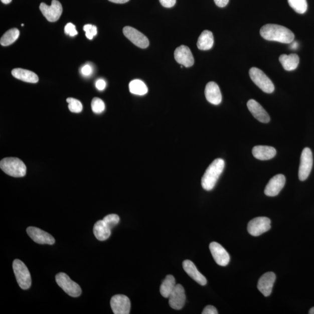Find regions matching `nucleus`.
<instances>
[{
    "mask_svg": "<svg viewBox=\"0 0 314 314\" xmlns=\"http://www.w3.org/2000/svg\"><path fill=\"white\" fill-rule=\"evenodd\" d=\"M247 107L255 119L262 123H267L270 121V117L267 112L258 103L251 99L247 102Z\"/></svg>",
    "mask_w": 314,
    "mask_h": 314,
    "instance_id": "18",
    "label": "nucleus"
},
{
    "mask_svg": "<svg viewBox=\"0 0 314 314\" xmlns=\"http://www.w3.org/2000/svg\"><path fill=\"white\" fill-rule=\"evenodd\" d=\"M203 314H218V312L216 308L213 305H207L203 309Z\"/></svg>",
    "mask_w": 314,
    "mask_h": 314,
    "instance_id": "36",
    "label": "nucleus"
},
{
    "mask_svg": "<svg viewBox=\"0 0 314 314\" xmlns=\"http://www.w3.org/2000/svg\"><path fill=\"white\" fill-rule=\"evenodd\" d=\"M27 232L29 237L36 243L53 245L56 242L53 236L38 228L31 226L27 228Z\"/></svg>",
    "mask_w": 314,
    "mask_h": 314,
    "instance_id": "13",
    "label": "nucleus"
},
{
    "mask_svg": "<svg viewBox=\"0 0 314 314\" xmlns=\"http://www.w3.org/2000/svg\"><path fill=\"white\" fill-rule=\"evenodd\" d=\"M291 45H290V49L295 50L298 48V44L297 42H293L291 43Z\"/></svg>",
    "mask_w": 314,
    "mask_h": 314,
    "instance_id": "41",
    "label": "nucleus"
},
{
    "mask_svg": "<svg viewBox=\"0 0 314 314\" xmlns=\"http://www.w3.org/2000/svg\"><path fill=\"white\" fill-rule=\"evenodd\" d=\"M174 57L178 63L185 67H191L195 63L194 57L191 50L184 45L181 46L175 50Z\"/></svg>",
    "mask_w": 314,
    "mask_h": 314,
    "instance_id": "15",
    "label": "nucleus"
},
{
    "mask_svg": "<svg viewBox=\"0 0 314 314\" xmlns=\"http://www.w3.org/2000/svg\"><path fill=\"white\" fill-rule=\"evenodd\" d=\"M206 99L212 104L219 105L222 101V94L220 87L216 83L210 82L207 83L205 89Z\"/></svg>",
    "mask_w": 314,
    "mask_h": 314,
    "instance_id": "19",
    "label": "nucleus"
},
{
    "mask_svg": "<svg viewBox=\"0 0 314 314\" xmlns=\"http://www.w3.org/2000/svg\"><path fill=\"white\" fill-rule=\"evenodd\" d=\"M186 301L185 288L180 284H177L169 297V304L172 308L176 310L184 307Z\"/></svg>",
    "mask_w": 314,
    "mask_h": 314,
    "instance_id": "16",
    "label": "nucleus"
},
{
    "mask_svg": "<svg viewBox=\"0 0 314 314\" xmlns=\"http://www.w3.org/2000/svg\"><path fill=\"white\" fill-rule=\"evenodd\" d=\"M39 9L44 17L51 23L56 22L59 20L62 13H63V7L57 0H52V5L50 6L42 3L40 5Z\"/></svg>",
    "mask_w": 314,
    "mask_h": 314,
    "instance_id": "9",
    "label": "nucleus"
},
{
    "mask_svg": "<svg viewBox=\"0 0 314 314\" xmlns=\"http://www.w3.org/2000/svg\"><path fill=\"white\" fill-rule=\"evenodd\" d=\"M104 101L99 98L95 97L92 101V109L95 114H101L105 110Z\"/></svg>",
    "mask_w": 314,
    "mask_h": 314,
    "instance_id": "31",
    "label": "nucleus"
},
{
    "mask_svg": "<svg viewBox=\"0 0 314 314\" xmlns=\"http://www.w3.org/2000/svg\"><path fill=\"white\" fill-rule=\"evenodd\" d=\"M13 269L20 287L23 290H27L32 284L31 273L26 265L20 260L13 262Z\"/></svg>",
    "mask_w": 314,
    "mask_h": 314,
    "instance_id": "5",
    "label": "nucleus"
},
{
    "mask_svg": "<svg viewBox=\"0 0 314 314\" xmlns=\"http://www.w3.org/2000/svg\"><path fill=\"white\" fill-rule=\"evenodd\" d=\"M229 0H214L215 5L218 7L223 8L228 5Z\"/></svg>",
    "mask_w": 314,
    "mask_h": 314,
    "instance_id": "39",
    "label": "nucleus"
},
{
    "mask_svg": "<svg viewBox=\"0 0 314 314\" xmlns=\"http://www.w3.org/2000/svg\"><path fill=\"white\" fill-rule=\"evenodd\" d=\"M2 2L5 5H9L11 2H12V0H1Z\"/></svg>",
    "mask_w": 314,
    "mask_h": 314,
    "instance_id": "42",
    "label": "nucleus"
},
{
    "mask_svg": "<svg viewBox=\"0 0 314 314\" xmlns=\"http://www.w3.org/2000/svg\"><path fill=\"white\" fill-rule=\"evenodd\" d=\"M260 35L265 40L282 43L290 44L294 41V35L290 29L281 25L267 24L260 29Z\"/></svg>",
    "mask_w": 314,
    "mask_h": 314,
    "instance_id": "1",
    "label": "nucleus"
},
{
    "mask_svg": "<svg viewBox=\"0 0 314 314\" xmlns=\"http://www.w3.org/2000/svg\"><path fill=\"white\" fill-rule=\"evenodd\" d=\"M183 268L185 271L191 276L193 280L202 286H205L207 283L206 277L201 273L196 268V265L191 260H185L183 262Z\"/></svg>",
    "mask_w": 314,
    "mask_h": 314,
    "instance_id": "20",
    "label": "nucleus"
},
{
    "mask_svg": "<svg viewBox=\"0 0 314 314\" xmlns=\"http://www.w3.org/2000/svg\"><path fill=\"white\" fill-rule=\"evenodd\" d=\"M108 1L116 4H124L128 2L129 0H108Z\"/></svg>",
    "mask_w": 314,
    "mask_h": 314,
    "instance_id": "40",
    "label": "nucleus"
},
{
    "mask_svg": "<svg viewBox=\"0 0 314 314\" xmlns=\"http://www.w3.org/2000/svg\"><path fill=\"white\" fill-rule=\"evenodd\" d=\"M210 250L213 258L219 265L225 266L228 265L231 258L224 247L217 242H212L210 244Z\"/></svg>",
    "mask_w": 314,
    "mask_h": 314,
    "instance_id": "12",
    "label": "nucleus"
},
{
    "mask_svg": "<svg viewBox=\"0 0 314 314\" xmlns=\"http://www.w3.org/2000/svg\"><path fill=\"white\" fill-rule=\"evenodd\" d=\"M286 183V178L282 174L276 175L268 182L265 189L266 196L274 197L279 195Z\"/></svg>",
    "mask_w": 314,
    "mask_h": 314,
    "instance_id": "14",
    "label": "nucleus"
},
{
    "mask_svg": "<svg viewBox=\"0 0 314 314\" xmlns=\"http://www.w3.org/2000/svg\"><path fill=\"white\" fill-rule=\"evenodd\" d=\"M83 30L86 32V36L87 39L92 40L94 36L97 35V28L92 25H86L83 27Z\"/></svg>",
    "mask_w": 314,
    "mask_h": 314,
    "instance_id": "33",
    "label": "nucleus"
},
{
    "mask_svg": "<svg viewBox=\"0 0 314 314\" xmlns=\"http://www.w3.org/2000/svg\"><path fill=\"white\" fill-rule=\"evenodd\" d=\"M12 74L14 77L28 83H36L39 81L38 76L34 72L22 68L13 69Z\"/></svg>",
    "mask_w": 314,
    "mask_h": 314,
    "instance_id": "22",
    "label": "nucleus"
},
{
    "mask_svg": "<svg viewBox=\"0 0 314 314\" xmlns=\"http://www.w3.org/2000/svg\"><path fill=\"white\" fill-rule=\"evenodd\" d=\"M312 152L308 147L303 149L300 159V167L298 170V178L301 181H304L309 177L312 169Z\"/></svg>",
    "mask_w": 314,
    "mask_h": 314,
    "instance_id": "7",
    "label": "nucleus"
},
{
    "mask_svg": "<svg viewBox=\"0 0 314 314\" xmlns=\"http://www.w3.org/2000/svg\"><path fill=\"white\" fill-rule=\"evenodd\" d=\"M64 31L66 35H68L71 36V37L77 35L78 34L75 25L72 23H68L66 25Z\"/></svg>",
    "mask_w": 314,
    "mask_h": 314,
    "instance_id": "34",
    "label": "nucleus"
},
{
    "mask_svg": "<svg viewBox=\"0 0 314 314\" xmlns=\"http://www.w3.org/2000/svg\"><path fill=\"white\" fill-rule=\"evenodd\" d=\"M309 314H314V307H312V308L310 309L309 311Z\"/></svg>",
    "mask_w": 314,
    "mask_h": 314,
    "instance_id": "43",
    "label": "nucleus"
},
{
    "mask_svg": "<svg viewBox=\"0 0 314 314\" xmlns=\"http://www.w3.org/2000/svg\"><path fill=\"white\" fill-rule=\"evenodd\" d=\"M0 168L6 174L15 178L25 176L27 174V167L23 161L15 157H7L0 162Z\"/></svg>",
    "mask_w": 314,
    "mask_h": 314,
    "instance_id": "3",
    "label": "nucleus"
},
{
    "mask_svg": "<svg viewBox=\"0 0 314 314\" xmlns=\"http://www.w3.org/2000/svg\"><path fill=\"white\" fill-rule=\"evenodd\" d=\"M96 87L98 90H103L106 87V82L103 79L98 80L96 83Z\"/></svg>",
    "mask_w": 314,
    "mask_h": 314,
    "instance_id": "38",
    "label": "nucleus"
},
{
    "mask_svg": "<svg viewBox=\"0 0 314 314\" xmlns=\"http://www.w3.org/2000/svg\"><path fill=\"white\" fill-rule=\"evenodd\" d=\"M123 35L134 45L141 49H145L149 46L148 39L145 35L130 27H125L123 29Z\"/></svg>",
    "mask_w": 314,
    "mask_h": 314,
    "instance_id": "10",
    "label": "nucleus"
},
{
    "mask_svg": "<svg viewBox=\"0 0 314 314\" xmlns=\"http://www.w3.org/2000/svg\"><path fill=\"white\" fill-rule=\"evenodd\" d=\"M176 280L171 275H167L160 287V293L164 297L169 298L176 286Z\"/></svg>",
    "mask_w": 314,
    "mask_h": 314,
    "instance_id": "26",
    "label": "nucleus"
},
{
    "mask_svg": "<svg viewBox=\"0 0 314 314\" xmlns=\"http://www.w3.org/2000/svg\"><path fill=\"white\" fill-rule=\"evenodd\" d=\"M252 152L255 159L261 161L271 160L276 154V149L267 145L255 146Z\"/></svg>",
    "mask_w": 314,
    "mask_h": 314,
    "instance_id": "21",
    "label": "nucleus"
},
{
    "mask_svg": "<svg viewBox=\"0 0 314 314\" xmlns=\"http://www.w3.org/2000/svg\"><path fill=\"white\" fill-rule=\"evenodd\" d=\"M129 90L131 93L143 96L148 93V88L145 84L140 80L135 79L129 83Z\"/></svg>",
    "mask_w": 314,
    "mask_h": 314,
    "instance_id": "27",
    "label": "nucleus"
},
{
    "mask_svg": "<svg viewBox=\"0 0 314 314\" xmlns=\"http://www.w3.org/2000/svg\"><path fill=\"white\" fill-rule=\"evenodd\" d=\"M67 103L69 104V110L74 113L81 112L83 109V105L81 102L74 98H68Z\"/></svg>",
    "mask_w": 314,
    "mask_h": 314,
    "instance_id": "30",
    "label": "nucleus"
},
{
    "mask_svg": "<svg viewBox=\"0 0 314 314\" xmlns=\"http://www.w3.org/2000/svg\"><path fill=\"white\" fill-rule=\"evenodd\" d=\"M20 31L16 28L10 29L2 36L0 43L3 46L12 45L19 38Z\"/></svg>",
    "mask_w": 314,
    "mask_h": 314,
    "instance_id": "28",
    "label": "nucleus"
},
{
    "mask_svg": "<svg viewBox=\"0 0 314 314\" xmlns=\"http://www.w3.org/2000/svg\"><path fill=\"white\" fill-rule=\"evenodd\" d=\"M111 306L115 314H129L130 310L129 298L125 295H115L111 298Z\"/></svg>",
    "mask_w": 314,
    "mask_h": 314,
    "instance_id": "11",
    "label": "nucleus"
},
{
    "mask_svg": "<svg viewBox=\"0 0 314 314\" xmlns=\"http://www.w3.org/2000/svg\"><path fill=\"white\" fill-rule=\"evenodd\" d=\"M82 74L84 76H89L92 72V68L89 65H86L81 69Z\"/></svg>",
    "mask_w": 314,
    "mask_h": 314,
    "instance_id": "37",
    "label": "nucleus"
},
{
    "mask_svg": "<svg viewBox=\"0 0 314 314\" xmlns=\"http://www.w3.org/2000/svg\"><path fill=\"white\" fill-rule=\"evenodd\" d=\"M224 168L225 162L221 159L215 160L210 164L206 173H204L202 180V185L204 190L210 191L214 188Z\"/></svg>",
    "mask_w": 314,
    "mask_h": 314,
    "instance_id": "2",
    "label": "nucleus"
},
{
    "mask_svg": "<svg viewBox=\"0 0 314 314\" xmlns=\"http://www.w3.org/2000/svg\"><path fill=\"white\" fill-rule=\"evenodd\" d=\"M271 220L267 217H257L250 221L247 231L253 236H259L271 229Z\"/></svg>",
    "mask_w": 314,
    "mask_h": 314,
    "instance_id": "8",
    "label": "nucleus"
},
{
    "mask_svg": "<svg viewBox=\"0 0 314 314\" xmlns=\"http://www.w3.org/2000/svg\"><path fill=\"white\" fill-rule=\"evenodd\" d=\"M275 280L276 275L272 272L264 273L259 279L258 289L265 297H268L271 295Z\"/></svg>",
    "mask_w": 314,
    "mask_h": 314,
    "instance_id": "17",
    "label": "nucleus"
},
{
    "mask_svg": "<svg viewBox=\"0 0 314 314\" xmlns=\"http://www.w3.org/2000/svg\"><path fill=\"white\" fill-rule=\"evenodd\" d=\"M103 220L106 223V224L109 226V228L112 229L118 224L120 218L118 215L109 214L105 217Z\"/></svg>",
    "mask_w": 314,
    "mask_h": 314,
    "instance_id": "32",
    "label": "nucleus"
},
{
    "mask_svg": "<svg viewBox=\"0 0 314 314\" xmlns=\"http://www.w3.org/2000/svg\"><path fill=\"white\" fill-rule=\"evenodd\" d=\"M56 279L58 285L70 296L78 297L81 295V287L77 283L71 279L70 277L66 273H58L56 276Z\"/></svg>",
    "mask_w": 314,
    "mask_h": 314,
    "instance_id": "6",
    "label": "nucleus"
},
{
    "mask_svg": "<svg viewBox=\"0 0 314 314\" xmlns=\"http://www.w3.org/2000/svg\"><path fill=\"white\" fill-rule=\"evenodd\" d=\"M249 75L251 79L263 92L268 94L274 92V85L261 69L255 67L251 68L249 71Z\"/></svg>",
    "mask_w": 314,
    "mask_h": 314,
    "instance_id": "4",
    "label": "nucleus"
},
{
    "mask_svg": "<svg viewBox=\"0 0 314 314\" xmlns=\"http://www.w3.org/2000/svg\"><path fill=\"white\" fill-rule=\"evenodd\" d=\"M214 36L213 33L209 31H204L200 35L197 41V46L201 50H210L214 45Z\"/></svg>",
    "mask_w": 314,
    "mask_h": 314,
    "instance_id": "25",
    "label": "nucleus"
},
{
    "mask_svg": "<svg viewBox=\"0 0 314 314\" xmlns=\"http://www.w3.org/2000/svg\"><path fill=\"white\" fill-rule=\"evenodd\" d=\"M288 5L298 14H304L307 10L306 0H287Z\"/></svg>",
    "mask_w": 314,
    "mask_h": 314,
    "instance_id": "29",
    "label": "nucleus"
},
{
    "mask_svg": "<svg viewBox=\"0 0 314 314\" xmlns=\"http://www.w3.org/2000/svg\"><path fill=\"white\" fill-rule=\"evenodd\" d=\"M283 68L287 71H291L296 69L300 62V58L296 54L281 55L279 58Z\"/></svg>",
    "mask_w": 314,
    "mask_h": 314,
    "instance_id": "23",
    "label": "nucleus"
},
{
    "mask_svg": "<svg viewBox=\"0 0 314 314\" xmlns=\"http://www.w3.org/2000/svg\"><path fill=\"white\" fill-rule=\"evenodd\" d=\"M160 2L166 8H171L175 5L177 0H160Z\"/></svg>",
    "mask_w": 314,
    "mask_h": 314,
    "instance_id": "35",
    "label": "nucleus"
},
{
    "mask_svg": "<svg viewBox=\"0 0 314 314\" xmlns=\"http://www.w3.org/2000/svg\"><path fill=\"white\" fill-rule=\"evenodd\" d=\"M93 232L97 239L100 241H105L110 237L111 229L103 220L98 221L95 224Z\"/></svg>",
    "mask_w": 314,
    "mask_h": 314,
    "instance_id": "24",
    "label": "nucleus"
}]
</instances>
